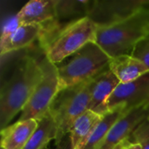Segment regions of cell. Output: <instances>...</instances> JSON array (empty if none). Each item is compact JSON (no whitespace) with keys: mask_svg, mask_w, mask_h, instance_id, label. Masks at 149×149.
I'll return each instance as SVG.
<instances>
[{"mask_svg":"<svg viewBox=\"0 0 149 149\" xmlns=\"http://www.w3.org/2000/svg\"><path fill=\"white\" fill-rule=\"evenodd\" d=\"M43 72L39 60L30 53L17 57L2 78L0 88V126L1 130L8 127L14 117L22 112L37 86Z\"/></svg>","mask_w":149,"mask_h":149,"instance_id":"6da1fadb","label":"cell"},{"mask_svg":"<svg viewBox=\"0 0 149 149\" xmlns=\"http://www.w3.org/2000/svg\"><path fill=\"white\" fill-rule=\"evenodd\" d=\"M120 83V80L110 69L104 71L93 78L91 81L89 110H93L99 113L103 105Z\"/></svg>","mask_w":149,"mask_h":149,"instance_id":"7c38bea8","label":"cell"},{"mask_svg":"<svg viewBox=\"0 0 149 149\" xmlns=\"http://www.w3.org/2000/svg\"><path fill=\"white\" fill-rule=\"evenodd\" d=\"M124 146L126 149H141V146L138 144H134V143H129L127 141L124 142Z\"/></svg>","mask_w":149,"mask_h":149,"instance_id":"603a6c76","label":"cell"},{"mask_svg":"<svg viewBox=\"0 0 149 149\" xmlns=\"http://www.w3.org/2000/svg\"><path fill=\"white\" fill-rule=\"evenodd\" d=\"M123 149H126V148H125V146H124V148H123Z\"/></svg>","mask_w":149,"mask_h":149,"instance_id":"83f0119b","label":"cell"},{"mask_svg":"<svg viewBox=\"0 0 149 149\" xmlns=\"http://www.w3.org/2000/svg\"><path fill=\"white\" fill-rule=\"evenodd\" d=\"M123 148H124V143H123V144H122V145H121V146L119 148V149H123Z\"/></svg>","mask_w":149,"mask_h":149,"instance_id":"d4e9b609","label":"cell"},{"mask_svg":"<svg viewBox=\"0 0 149 149\" xmlns=\"http://www.w3.org/2000/svg\"><path fill=\"white\" fill-rule=\"evenodd\" d=\"M149 117V104L134 108L124 114L112 127L98 149H115L127 141L136 127Z\"/></svg>","mask_w":149,"mask_h":149,"instance_id":"9c48e42d","label":"cell"},{"mask_svg":"<svg viewBox=\"0 0 149 149\" xmlns=\"http://www.w3.org/2000/svg\"><path fill=\"white\" fill-rule=\"evenodd\" d=\"M132 56L141 61L149 70V35L136 45Z\"/></svg>","mask_w":149,"mask_h":149,"instance_id":"44dd1931","label":"cell"},{"mask_svg":"<svg viewBox=\"0 0 149 149\" xmlns=\"http://www.w3.org/2000/svg\"><path fill=\"white\" fill-rule=\"evenodd\" d=\"M38 127V120L30 119L17 120L1 130V148L23 149Z\"/></svg>","mask_w":149,"mask_h":149,"instance_id":"8fae6325","label":"cell"},{"mask_svg":"<svg viewBox=\"0 0 149 149\" xmlns=\"http://www.w3.org/2000/svg\"><path fill=\"white\" fill-rule=\"evenodd\" d=\"M55 149H74L70 133L66 134L58 143H56Z\"/></svg>","mask_w":149,"mask_h":149,"instance_id":"7402d4cb","label":"cell"},{"mask_svg":"<svg viewBox=\"0 0 149 149\" xmlns=\"http://www.w3.org/2000/svg\"><path fill=\"white\" fill-rule=\"evenodd\" d=\"M126 113L127 112H125L122 108H116L104 113L101 120L93 130L83 149H98L107 136L113 125Z\"/></svg>","mask_w":149,"mask_h":149,"instance_id":"ac0fdd59","label":"cell"},{"mask_svg":"<svg viewBox=\"0 0 149 149\" xmlns=\"http://www.w3.org/2000/svg\"><path fill=\"white\" fill-rule=\"evenodd\" d=\"M142 9L145 10L146 11H148L149 13V0H145L144 3L142 5Z\"/></svg>","mask_w":149,"mask_h":149,"instance_id":"cb8c5ba5","label":"cell"},{"mask_svg":"<svg viewBox=\"0 0 149 149\" xmlns=\"http://www.w3.org/2000/svg\"><path fill=\"white\" fill-rule=\"evenodd\" d=\"M43 149H49V148H48V147L46 146V147H45V148H43Z\"/></svg>","mask_w":149,"mask_h":149,"instance_id":"484cf974","label":"cell"},{"mask_svg":"<svg viewBox=\"0 0 149 149\" xmlns=\"http://www.w3.org/2000/svg\"><path fill=\"white\" fill-rule=\"evenodd\" d=\"M92 3L91 0H57L56 21L67 24L88 17Z\"/></svg>","mask_w":149,"mask_h":149,"instance_id":"9a60e30c","label":"cell"},{"mask_svg":"<svg viewBox=\"0 0 149 149\" xmlns=\"http://www.w3.org/2000/svg\"><path fill=\"white\" fill-rule=\"evenodd\" d=\"M146 104H149V72L134 81L120 83L99 113L103 115L116 108L127 113Z\"/></svg>","mask_w":149,"mask_h":149,"instance_id":"52a82bcc","label":"cell"},{"mask_svg":"<svg viewBox=\"0 0 149 149\" xmlns=\"http://www.w3.org/2000/svg\"><path fill=\"white\" fill-rule=\"evenodd\" d=\"M57 0H31L17 13L21 24H45L56 20Z\"/></svg>","mask_w":149,"mask_h":149,"instance_id":"30bf717a","label":"cell"},{"mask_svg":"<svg viewBox=\"0 0 149 149\" xmlns=\"http://www.w3.org/2000/svg\"><path fill=\"white\" fill-rule=\"evenodd\" d=\"M43 29V24H21L13 34L6 46L0 51V55L3 56L29 47L33 44V42H35V40L39 39L42 35Z\"/></svg>","mask_w":149,"mask_h":149,"instance_id":"2e32d148","label":"cell"},{"mask_svg":"<svg viewBox=\"0 0 149 149\" xmlns=\"http://www.w3.org/2000/svg\"><path fill=\"white\" fill-rule=\"evenodd\" d=\"M91 81L92 79L62 89L58 92L52 100L49 113L53 118L58 129L55 143H58L70 132L73 122L78 117L89 110Z\"/></svg>","mask_w":149,"mask_h":149,"instance_id":"5b68a950","label":"cell"},{"mask_svg":"<svg viewBox=\"0 0 149 149\" xmlns=\"http://www.w3.org/2000/svg\"><path fill=\"white\" fill-rule=\"evenodd\" d=\"M20 25L21 24L17 17V14L9 17L5 20L3 25L2 34H1V38H0V51L3 50L6 46L10 39L11 38L13 34L16 32V31L18 29Z\"/></svg>","mask_w":149,"mask_h":149,"instance_id":"ffe728a7","label":"cell"},{"mask_svg":"<svg viewBox=\"0 0 149 149\" xmlns=\"http://www.w3.org/2000/svg\"><path fill=\"white\" fill-rule=\"evenodd\" d=\"M109 69L120 83L134 81L148 72V68L133 56L124 55L111 58Z\"/></svg>","mask_w":149,"mask_h":149,"instance_id":"4fadbf2b","label":"cell"},{"mask_svg":"<svg viewBox=\"0 0 149 149\" xmlns=\"http://www.w3.org/2000/svg\"><path fill=\"white\" fill-rule=\"evenodd\" d=\"M111 58L96 42H90L58 67V91L89 81L109 69Z\"/></svg>","mask_w":149,"mask_h":149,"instance_id":"277c9868","label":"cell"},{"mask_svg":"<svg viewBox=\"0 0 149 149\" xmlns=\"http://www.w3.org/2000/svg\"><path fill=\"white\" fill-rule=\"evenodd\" d=\"M122 144H123V143H122ZM122 144H121V145H122ZM121 145H120V146H121ZM120 146H119V147H118V148H115V149H119V148H120Z\"/></svg>","mask_w":149,"mask_h":149,"instance_id":"4316f807","label":"cell"},{"mask_svg":"<svg viewBox=\"0 0 149 149\" xmlns=\"http://www.w3.org/2000/svg\"><path fill=\"white\" fill-rule=\"evenodd\" d=\"M1 149H3V148H1Z\"/></svg>","mask_w":149,"mask_h":149,"instance_id":"f1b7e54d","label":"cell"},{"mask_svg":"<svg viewBox=\"0 0 149 149\" xmlns=\"http://www.w3.org/2000/svg\"><path fill=\"white\" fill-rule=\"evenodd\" d=\"M101 118V114L93 110H87L75 120L69 132L74 149L84 148L93 130Z\"/></svg>","mask_w":149,"mask_h":149,"instance_id":"5bb4252c","label":"cell"},{"mask_svg":"<svg viewBox=\"0 0 149 149\" xmlns=\"http://www.w3.org/2000/svg\"><path fill=\"white\" fill-rule=\"evenodd\" d=\"M127 141L140 145L141 149H149V117L136 127Z\"/></svg>","mask_w":149,"mask_h":149,"instance_id":"d6986e66","label":"cell"},{"mask_svg":"<svg viewBox=\"0 0 149 149\" xmlns=\"http://www.w3.org/2000/svg\"><path fill=\"white\" fill-rule=\"evenodd\" d=\"M145 0H93L88 17L97 27L120 22L139 11Z\"/></svg>","mask_w":149,"mask_h":149,"instance_id":"ba28073f","label":"cell"},{"mask_svg":"<svg viewBox=\"0 0 149 149\" xmlns=\"http://www.w3.org/2000/svg\"><path fill=\"white\" fill-rule=\"evenodd\" d=\"M43 72L42 79L21 112L18 120H39L49 112L50 106L59 89L58 67L44 54L39 59Z\"/></svg>","mask_w":149,"mask_h":149,"instance_id":"8992f818","label":"cell"},{"mask_svg":"<svg viewBox=\"0 0 149 149\" xmlns=\"http://www.w3.org/2000/svg\"><path fill=\"white\" fill-rule=\"evenodd\" d=\"M58 129L56 123L48 112L38 120V127L23 149H43L47 144L56 140Z\"/></svg>","mask_w":149,"mask_h":149,"instance_id":"e0dca14e","label":"cell"},{"mask_svg":"<svg viewBox=\"0 0 149 149\" xmlns=\"http://www.w3.org/2000/svg\"><path fill=\"white\" fill-rule=\"evenodd\" d=\"M149 35V13L142 8L114 24L98 27L95 42L110 57L132 56L136 45Z\"/></svg>","mask_w":149,"mask_h":149,"instance_id":"3957f363","label":"cell"},{"mask_svg":"<svg viewBox=\"0 0 149 149\" xmlns=\"http://www.w3.org/2000/svg\"><path fill=\"white\" fill-rule=\"evenodd\" d=\"M44 29L38 41L45 57L58 65L90 42H95L98 27L85 17L67 24L56 20L43 24Z\"/></svg>","mask_w":149,"mask_h":149,"instance_id":"7a4b0ae2","label":"cell"}]
</instances>
